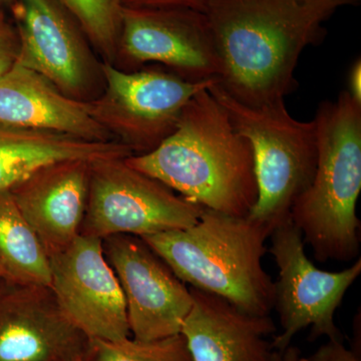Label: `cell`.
I'll return each mask as SVG.
<instances>
[{
    "label": "cell",
    "mask_w": 361,
    "mask_h": 361,
    "mask_svg": "<svg viewBox=\"0 0 361 361\" xmlns=\"http://www.w3.org/2000/svg\"><path fill=\"white\" fill-rule=\"evenodd\" d=\"M49 263L56 301L87 338L118 341L130 337L125 296L104 255L103 239L78 235L49 256Z\"/></svg>",
    "instance_id": "30bf717a"
},
{
    "label": "cell",
    "mask_w": 361,
    "mask_h": 361,
    "mask_svg": "<svg viewBox=\"0 0 361 361\" xmlns=\"http://www.w3.org/2000/svg\"><path fill=\"white\" fill-rule=\"evenodd\" d=\"M209 92L253 151L258 199L248 216L274 229L290 219L292 206L314 178L318 161L314 121L292 118L284 99L246 106L233 99L218 82Z\"/></svg>",
    "instance_id": "5b68a950"
},
{
    "label": "cell",
    "mask_w": 361,
    "mask_h": 361,
    "mask_svg": "<svg viewBox=\"0 0 361 361\" xmlns=\"http://www.w3.org/2000/svg\"><path fill=\"white\" fill-rule=\"evenodd\" d=\"M161 63L191 82L219 80L221 61L205 13L123 6L118 59Z\"/></svg>",
    "instance_id": "8fae6325"
},
{
    "label": "cell",
    "mask_w": 361,
    "mask_h": 361,
    "mask_svg": "<svg viewBox=\"0 0 361 361\" xmlns=\"http://www.w3.org/2000/svg\"><path fill=\"white\" fill-rule=\"evenodd\" d=\"M205 208L187 200L160 180L135 170L125 159L90 164L89 195L80 235L106 239L144 237L187 229Z\"/></svg>",
    "instance_id": "8992f818"
},
{
    "label": "cell",
    "mask_w": 361,
    "mask_h": 361,
    "mask_svg": "<svg viewBox=\"0 0 361 361\" xmlns=\"http://www.w3.org/2000/svg\"><path fill=\"white\" fill-rule=\"evenodd\" d=\"M349 96L353 97L356 103L361 104V61L356 59L351 66L348 73V90Z\"/></svg>",
    "instance_id": "cb8c5ba5"
},
{
    "label": "cell",
    "mask_w": 361,
    "mask_h": 361,
    "mask_svg": "<svg viewBox=\"0 0 361 361\" xmlns=\"http://www.w3.org/2000/svg\"><path fill=\"white\" fill-rule=\"evenodd\" d=\"M13 0H0V11H6V7L11 6Z\"/></svg>",
    "instance_id": "484cf974"
},
{
    "label": "cell",
    "mask_w": 361,
    "mask_h": 361,
    "mask_svg": "<svg viewBox=\"0 0 361 361\" xmlns=\"http://www.w3.org/2000/svg\"><path fill=\"white\" fill-rule=\"evenodd\" d=\"M123 6L135 8L188 9L206 13L212 0H122Z\"/></svg>",
    "instance_id": "603a6c76"
},
{
    "label": "cell",
    "mask_w": 361,
    "mask_h": 361,
    "mask_svg": "<svg viewBox=\"0 0 361 361\" xmlns=\"http://www.w3.org/2000/svg\"><path fill=\"white\" fill-rule=\"evenodd\" d=\"M0 267L6 281L51 287L49 256L11 191H0Z\"/></svg>",
    "instance_id": "ac0fdd59"
},
{
    "label": "cell",
    "mask_w": 361,
    "mask_h": 361,
    "mask_svg": "<svg viewBox=\"0 0 361 361\" xmlns=\"http://www.w3.org/2000/svg\"><path fill=\"white\" fill-rule=\"evenodd\" d=\"M191 310L180 334L193 361H271L276 332L270 315L240 310L223 297L192 288Z\"/></svg>",
    "instance_id": "9a60e30c"
},
{
    "label": "cell",
    "mask_w": 361,
    "mask_h": 361,
    "mask_svg": "<svg viewBox=\"0 0 361 361\" xmlns=\"http://www.w3.org/2000/svg\"><path fill=\"white\" fill-rule=\"evenodd\" d=\"M269 252L278 268L274 282V308L281 332L273 336L274 350L291 345L299 332L311 327L310 341L320 337L343 339L336 324V310L361 274V259L338 272L319 269L306 255L302 234L290 219L273 229Z\"/></svg>",
    "instance_id": "ba28073f"
},
{
    "label": "cell",
    "mask_w": 361,
    "mask_h": 361,
    "mask_svg": "<svg viewBox=\"0 0 361 361\" xmlns=\"http://www.w3.org/2000/svg\"><path fill=\"white\" fill-rule=\"evenodd\" d=\"M87 361H193L182 334L159 341L90 339Z\"/></svg>",
    "instance_id": "ffe728a7"
},
{
    "label": "cell",
    "mask_w": 361,
    "mask_h": 361,
    "mask_svg": "<svg viewBox=\"0 0 361 361\" xmlns=\"http://www.w3.org/2000/svg\"><path fill=\"white\" fill-rule=\"evenodd\" d=\"M134 155L118 141L90 142L61 133L0 123V191H11L37 171L63 161L89 163Z\"/></svg>",
    "instance_id": "e0dca14e"
},
{
    "label": "cell",
    "mask_w": 361,
    "mask_h": 361,
    "mask_svg": "<svg viewBox=\"0 0 361 361\" xmlns=\"http://www.w3.org/2000/svg\"><path fill=\"white\" fill-rule=\"evenodd\" d=\"M9 7L20 39L18 63L37 71L66 97L96 99L104 84L102 63L58 0H13Z\"/></svg>",
    "instance_id": "9c48e42d"
},
{
    "label": "cell",
    "mask_w": 361,
    "mask_h": 361,
    "mask_svg": "<svg viewBox=\"0 0 361 361\" xmlns=\"http://www.w3.org/2000/svg\"><path fill=\"white\" fill-rule=\"evenodd\" d=\"M106 63L118 58L122 30V0H58Z\"/></svg>",
    "instance_id": "d6986e66"
},
{
    "label": "cell",
    "mask_w": 361,
    "mask_h": 361,
    "mask_svg": "<svg viewBox=\"0 0 361 361\" xmlns=\"http://www.w3.org/2000/svg\"><path fill=\"white\" fill-rule=\"evenodd\" d=\"M299 361H360L355 350L345 348L343 339H327L315 353L300 356Z\"/></svg>",
    "instance_id": "7402d4cb"
},
{
    "label": "cell",
    "mask_w": 361,
    "mask_h": 361,
    "mask_svg": "<svg viewBox=\"0 0 361 361\" xmlns=\"http://www.w3.org/2000/svg\"><path fill=\"white\" fill-rule=\"evenodd\" d=\"M20 49L16 26L7 18L6 11H0V75L18 63Z\"/></svg>",
    "instance_id": "44dd1931"
},
{
    "label": "cell",
    "mask_w": 361,
    "mask_h": 361,
    "mask_svg": "<svg viewBox=\"0 0 361 361\" xmlns=\"http://www.w3.org/2000/svg\"><path fill=\"white\" fill-rule=\"evenodd\" d=\"M90 164L80 160L51 164L11 190L49 258L80 235L89 195Z\"/></svg>",
    "instance_id": "5bb4252c"
},
{
    "label": "cell",
    "mask_w": 361,
    "mask_h": 361,
    "mask_svg": "<svg viewBox=\"0 0 361 361\" xmlns=\"http://www.w3.org/2000/svg\"><path fill=\"white\" fill-rule=\"evenodd\" d=\"M273 228L250 216L205 209L196 224L141 237L192 288L223 297L240 310L270 315L274 281L263 267Z\"/></svg>",
    "instance_id": "3957f363"
},
{
    "label": "cell",
    "mask_w": 361,
    "mask_h": 361,
    "mask_svg": "<svg viewBox=\"0 0 361 361\" xmlns=\"http://www.w3.org/2000/svg\"><path fill=\"white\" fill-rule=\"evenodd\" d=\"M318 161L310 186L293 204L291 222L319 262H348L360 248L356 214L361 191V104L346 90L324 101L313 118Z\"/></svg>",
    "instance_id": "277c9868"
},
{
    "label": "cell",
    "mask_w": 361,
    "mask_h": 361,
    "mask_svg": "<svg viewBox=\"0 0 361 361\" xmlns=\"http://www.w3.org/2000/svg\"><path fill=\"white\" fill-rule=\"evenodd\" d=\"M89 343L51 287L0 282V361H87Z\"/></svg>",
    "instance_id": "4fadbf2b"
},
{
    "label": "cell",
    "mask_w": 361,
    "mask_h": 361,
    "mask_svg": "<svg viewBox=\"0 0 361 361\" xmlns=\"http://www.w3.org/2000/svg\"><path fill=\"white\" fill-rule=\"evenodd\" d=\"M103 241L125 296L133 338L179 336L193 303L190 288L140 237L120 234Z\"/></svg>",
    "instance_id": "7c38bea8"
},
{
    "label": "cell",
    "mask_w": 361,
    "mask_h": 361,
    "mask_svg": "<svg viewBox=\"0 0 361 361\" xmlns=\"http://www.w3.org/2000/svg\"><path fill=\"white\" fill-rule=\"evenodd\" d=\"M126 161L208 210L243 217L257 202L250 142L236 132L209 87L187 104L167 139Z\"/></svg>",
    "instance_id": "7a4b0ae2"
},
{
    "label": "cell",
    "mask_w": 361,
    "mask_h": 361,
    "mask_svg": "<svg viewBox=\"0 0 361 361\" xmlns=\"http://www.w3.org/2000/svg\"><path fill=\"white\" fill-rule=\"evenodd\" d=\"M0 123L90 142L116 141L90 115L89 102L66 97L37 71L18 63L0 75Z\"/></svg>",
    "instance_id": "2e32d148"
},
{
    "label": "cell",
    "mask_w": 361,
    "mask_h": 361,
    "mask_svg": "<svg viewBox=\"0 0 361 361\" xmlns=\"http://www.w3.org/2000/svg\"><path fill=\"white\" fill-rule=\"evenodd\" d=\"M4 280H6V275H4V270L0 267V282L4 281Z\"/></svg>",
    "instance_id": "4316f807"
},
{
    "label": "cell",
    "mask_w": 361,
    "mask_h": 361,
    "mask_svg": "<svg viewBox=\"0 0 361 361\" xmlns=\"http://www.w3.org/2000/svg\"><path fill=\"white\" fill-rule=\"evenodd\" d=\"M102 73L104 90L89 102L90 115L134 155L155 149L195 94L218 82H191L159 68L123 71L106 61Z\"/></svg>",
    "instance_id": "52a82bcc"
},
{
    "label": "cell",
    "mask_w": 361,
    "mask_h": 361,
    "mask_svg": "<svg viewBox=\"0 0 361 361\" xmlns=\"http://www.w3.org/2000/svg\"><path fill=\"white\" fill-rule=\"evenodd\" d=\"M361 0H212L206 11L221 61L218 85L239 103L260 106L297 89L306 47L322 44L327 23Z\"/></svg>",
    "instance_id": "6da1fadb"
},
{
    "label": "cell",
    "mask_w": 361,
    "mask_h": 361,
    "mask_svg": "<svg viewBox=\"0 0 361 361\" xmlns=\"http://www.w3.org/2000/svg\"><path fill=\"white\" fill-rule=\"evenodd\" d=\"M301 353L296 346L289 345L284 350L273 351L272 358L271 361H299Z\"/></svg>",
    "instance_id": "d4e9b609"
}]
</instances>
